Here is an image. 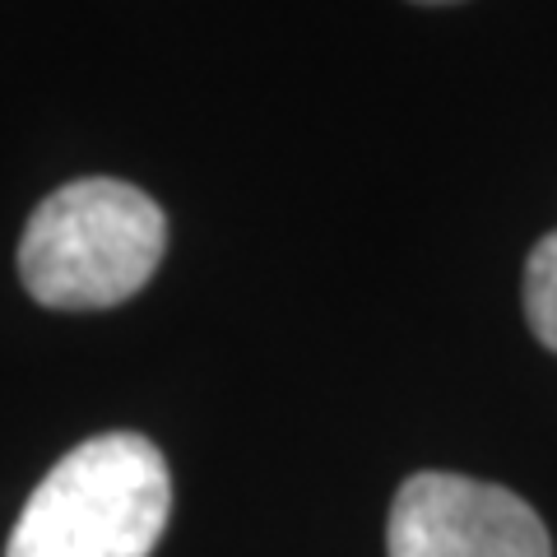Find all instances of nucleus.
<instances>
[{"mask_svg": "<svg viewBox=\"0 0 557 557\" xmlns=\"http://www.w3.org/2000/svg\"><path fill=\"white\" fill-rule=\"evenodd\" d=\"M172 516L168 460L139 432H102L47 469L5 557H149Z\"/></svg>", "mask_w": 557, "mask_h": 557, "instance_id": "nucleus-1", "label": "nucleus"}, {"mask_svg": "<svg viewBox=\"0 0 557 557\" xmlns=\"http://www.w3.org/2000/svg\"><path fill=\"white\" fill-rule=\"evenodd\" d=\"M168 251V219L145 190L84 177L33 209L20 237V274L33 302L102 311L135 298Z\"/></svg>", "mask_w": 557, "mask_h": 557, "instance_id": "nucleus-2", "label": "nucleus"}, {"mask_svg": "<svg viewBox=\"0 0 557 557\" xmlns=\"http://www.w3.org/2000/svg\"><path fill=\"white\" fill-rule=\"evenodd\" d=\"M386 557H553V539L525 497L428 469L391 502Z\"/></svg>", "mask_w": 557, "mask_h": 557, "instance_id": "nucleus-3", "label": "nucleus"}, {"mask_svg": "<svg viewBox=\"0 0 557 557\" xmlns=\"http://www.w3.org/2000/svg\"><path fill=\"white\" fill-rule=\"evenodd\" d=\"M525 321L534 339L557 354V233L539 237L525 260Z\"/></svg>", "mask_w": 557, "mask_h": 557, "instance_id": "nucleus-4", "label": "nucleus"}, {"mask_svg": "<svg viewBox=\"0 0 557 557\" xmlns=\"http://www.w3.org/2000/svg\"><path fill=\"white\" fill-rule=\"evenodd\" d=\"M428 5H442V0H428Z\"/></svg>", "mask_w": 557, "mask_h": 557, "instance_id": "nucleus-5", "label": "nucleus"}]
</instances>
